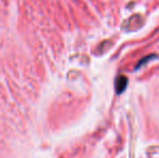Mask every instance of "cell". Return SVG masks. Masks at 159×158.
<instances>
[{
  "instance_id": "cell-1",
  "label": "cell",
  "mask_w": 159,
  "mask_h": 158,
  "mask_svg": "<svg viewBox=\"0 0 159 158\" xmlns=\"http://www.w3.org/2000/svg\"><path fill=\"white\" fill-rule=\"evenodd\" d=\"M128 86V78L126 76H119L115 81V90L118 94L122 93L125 90H126Z\"/></svg>"
}]
</instances>
